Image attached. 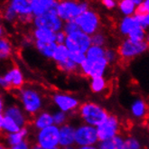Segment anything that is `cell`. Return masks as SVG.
I'll return each instance as SVG.
<instances>
[{
    "label": "cell",
    "mask_w": 149,
    "mask_h": 149,
    "mask_svg": "<svg viewBox=\"0 0 149 149\" xmlns=\"http://www.w3.org/2000/svg\"><path fill=\"white\" fill-rule=\"evenodd\" d=\"M101 4L107 9L113 10L118 6V0H101Z\"/></svg>",
    "instance_id": "b9f144b4"
},
{
    "label": "cell",
    "mask_w": 149,
    "mask_h": 149,
    "mask_svg": "<svg viewBox=\"0 0 149 149\" xmlns=\"http://www.w3.org/2000/svg\"><path fill=\"white\" fill-rule=\"evenodd\" d=\"M79 115L83 123L94 127H97L106 120L109 114L99 104L94 102H86L78 108Z\"/></svg>",
    "instance_id": "7a4b0ae2"
},
{
    "label": "cell",
    "mask_w": 149,
    "mask_h": 149,
    "mask_svg": "<svg viewBox=\"0 0 149 149\" xmlns=\"http://www.w3.org/2000/svg\"><path fill=\"white\" fill-rule=\"evenodd\" d=\"M74 126L70 123L59 127V147L74 145Z\"/></svg>",
    "instance_id": "5bb4252c"
},
{
    "label": "cell",
    "mask_w": 149,
    "mask_h": 149,
    "mask_svg": "<svg viewBox=\"0 0 149 149\" xmlns=\"http://www.w3.org/2000/svg\"><path fill=\"white\" fill-rule=\"evenodd\" d=\"M33 19V15H19L18 19H17V22H20L23 24H32Z\"/></svg>",
    "instance_id": "f6af8a7d"
},
{
    "label": "cell",
    "mask_w": 149,
    "mask_h": 149,
    "mask_svg": "<svg viewBox=\"0 0 149 149\" xmlns=\"http://www.w3.org/2000/svg\"><path fill=\"white\" fill-rule=\"evenodd\" d=\"M4 34H5V30H4V27L2 26V24H0V39L4 37Z\"/></svg>",
    "instance_id": "f907efd6"
},
{
    "label": "cell",
    "mask_w": 149,
    "mask_h": 149,
    "mask_svg": "<svg viewBox=\"0 0 149 149\" xmlns=\"http://www.w3.org/2000/svg\"><path fill=\"white\" fill-rule=\"evenodd\" d=\"M124 138L119 135H117L110 139L99 142L98 149H123Z\"/></svg>",
    "instance_id": "7402d4cb"
},
{
    "label": "cell",
    "mask_w": 149,
    "mask_h": 149,
    "mask_svg": "<svg viewBox=\"0 0 149 149\" xmlns=\"http://www.w3.org/2000/svg\"><path fill=\"white\" fill-rule=\"evenodd\" d=\"M3 115L10 118L21 128L24 127H26V123H27L26 114L24 111V109H22L18 106L12 105V106H8L7 108H5L3 111Z\"/></svg>",
    "instance_id": "9a60e30c"
},
{
    "label": "cell",
    "mask_w": 149,
    "mask_h": 149,
    "mask_svg": "<svg viewBox=\"0 0 149 149\" xmlns=\"http://www.w3.org/2000/svg\"><path fill=\"white\" fill-rule=\"evenodd\" d=\"M13 52V46L11 42L6 37L0 39V60L8 59Z\"/></svg>",
    "instance_id": "4316f807"
},
{
    "label": "cell",
    "mask_w": 149,
    "mask_h": 149,
    "mask_svg": "<svg viewBox=\"0 0 149 149\" xmlns=\"http://www.w3.org/2000/svg\"><path fill=\"white\" fill-rule=\"evenodd\" d=\"M90 8V3L86 0H59L56 14L64 23L74 20Z\"/></svg>",
    "instance_id": "6da1fadb"
},
{
    "label": "cell",
    "mask_w": 149,
    "mask_h": 149,
    "mask_svg": "<svg viewBox=\"0 0 149 149\" xmlns=\"http://www.w3.org/2000/svg\"><path fill=\"white\" fill-rule=\"evenodd\" d=\"M64 45L69 52H80L85 54L91 45V36L79 30L67 36Z\"/></svg>",
    "instance_id": "30bf717a"
},
{
    "label": "cell",
    "mask_w": 149,
    "mask_h": 149,
    "mask_svg": "<svg viewBox=\"0 0 149 149\" xmlns=\"http://www.w3.org/2000/svg\"><path fill=\"white\" fill-rule=\"evenodd\" d=\"M52 119H54V125L57 127H61L67 123L68 120V113L63 112V111H56L54 114H52Z\"/></svg>",
    "instance_id": "8d00e7d4"
},
{
    "label": "cell",
    "mask_w": 149,
    "mask_h": 149,
    "mask_svg": "<svg viewBox=\"0 0 149 149\" xmlns=\"http://www.w3.org/2000/svg\"><path fill=\"white\" fill-rule=\"evenodd\" d=\"M33 28H41L57 33L63 29V22L56 14V10L49 11L37 16H33L32 22Z\"/></svg>",
    "instance_id": "5b68a950"
},
{
    "label": "cell",
    "mask_w": 149,
    "mask_h": 149,
    "mask_svg": "<svg viewBox=\"0 0 149 149\" xmlns=\"http://www.w3.org/2000/svg\"><path fill=\"white\" fill-rule=\"evenodd\" d=\"M74 21L78 24L80 31L90 36L100 31L101 25V19L100 15L91 8L88 9L80 15H78Z\"/></svg>",
    "instance_id": "277c9868"
},
{
    "label": "cell",
    "mask_w": 149,
    "mask_h": 149,
    "mask_svg": "<svg viewBox=\"0 0 149 149\" xmlns=\"http://www.w3.org/2000/svg\"><path fill=\"white\" fill-rule=\"evenodd\" d=\"M4 79L10 85V87L17 88V89H21L24 86V76L23 73L18 68H13L9 70L4 76Z\"/></svg>",
    "instance_id": "2e32d148"
},
{
    "label": "cell",
    "mask_w": 149,
    "mask_h": 149,
    "mask_svg": "<svg viewBox=\"0 0 149 149\" xmlns=\"http://www.w3.org/2000/svg\"><path fill=\"white\" fill-rule=\"evenodd\" d=\"M30 148H31V146H30L29 143L26 141L25 139L18 144H15L10 147H8V149H30Z\"/></svg>",
    "instance_id": "ee69618b"
},
{
    "label": "cell",
    "mask_w": 149,
    "mask_h": 149,
    "mask_svg": "<svg viewBox=\"0 0 149 149\" xmlns=\"http://www.w3.org/2000/svg\"><path fill=\"white\" fill-rule=\"evenodd\" d=\"M0 149H6V148L2 144H0Z\"/></svg>",
    "instance_id": "11a10c76"
},
{
    "label": "cell",
    "mask_w": 149,
    "mask_h": 149,
    "mask_svg": "<svg viewBox=\"0 0 149 149\" xmlns=\"http://www.w3.org/2000/svg\"><path fill=\"white\" fill-rule=\"evenodd\" d=\"M20 100L24 111L31 116H36L42 109V98L41 94L33 88H21L19 91Z\"/></svg>",
    "instance_id": "3957f363"
},
{
    "label": "cell",
    "mask_w": 149,
    "mask_h": 149,
    "mask_svg": "<svg viewBox=\"0 0 149 149\" xmlns=\"http://www.w3.org/2000/svg\"><path fill=\"white\" fill-rule=\"evenodd\" d=\"M51 149H60V147H59V146H57V147H54V148H51Z\"/></svg>",
    "instance_id": "9f6ffc18"
},
{
    "label": "cell",
    "mask_w": 149,
    "mask_h": 149,
    "mask_svg": "<svg viewBox=\"0 0 149 149\" xmlns=\"http://www.w3.org/2000/svg\"><path fill=\"white\" fill-rule=\"evenodd\" d=\"M127 38L136 42H146L147 41V31L139 27V26H136L135 28L130 31Z\"/></svg>",
    "instance_id": "d4e9b609"
},
{
    "label": "cell",
    "mask_w": 149,
    "mask_h": 149,
    "mask_svg": "<svg viewBox=\"0 0 149 149\" xmlns=\"http://www.w3.org/2000/svg\"><path fill=\"white\" fill-rule=\"evenodd\" d=\"M36 2L37 0H8L7 5L13 8L18 16L31 15Z\"/></svg>",
    "instance_id": "4fadbf2b"
},
{
    "label": "cell",
    "mask_w": 149,
    "mask_h": 149,
    "mask_svg": "<svg viewBox=\"0 0 149 149\" xmlns=\"http://www.w3.org/2000/svg\"><path fill=\"white\" fill-rule=\"evenodd\" d=\"M33 45L43 57L47 59H52L54 51L57 47V45L54 42H45L40 41H33Z\"/></svg>",
    "instance_id": "d6986e66"
},
{
    "label": "cell",
    "mask_w": 149,
    "mask_h": 149,
    "mask_svg": "<svg viewBox=\"0 0 149 149\" xmlns=\"http://www.w3.org/2000/svg\"><path fill=\"white\" fill-rule=\"evenodd\" d=\"M54 102L59 109L63 112L69 113L76 110L80 107L79 100L72 95L65 93H56L52 97Z\"/></svg>",
    "instance_id": "7c38bea8"
},
{
    "label": "cell",
    "mask_w": 149,
    "mask_h": 149,
    "mask_svg": "<svg viewBox=\"0 0 149 149\" xmlns=\"http://www.w3.org/2000/svg\"><path fill=\"white\" fill-rule=\"evenodd\" d=\"M69 59L72 60L78 66H80L85 61L86 55L83 52H69Z\"/></svg>",
    "instance_id": "ab89813d"
},
{
    "label": "cell",
    "mask_w": 149,
    "mask_h": 149,
    "mask_svg": "<svg viewBox=\"0 0 149 149\" xmlns=\"http://www.w3.org/2000/svg\"><path fill=\"white\" fill-rule=\"evenodd\" d=\"M146 104L141 99L136 100L131 105V114L136 118H143L146 115Z\"/></svg>",
    "instance_id": "cb8c5ba5"
},
{
    "label": "cell",
    "mask_w": 149,
    "mask_h": 149,
    "mask_svg": "<svg viewBox=\"0 0 149 149\" xmlns=\"http://www.w3.org/2000/svg\"><path fill=\"white\" fill-rule=\"evenodd\" d=\"M104 52H105V47L91 45L90 48L85 52V55L87 59L96 60L100 58H104Z\"/></svg>",
    "instance_id": "1f68e13d"
},
{
    "label": "cell",
    "mask_w": 149,
    "mask_h": 149,
    "mask_svg": "<svg viewBox=\"0 0 149 149\" xmlns=\"http://www.w3.org/2000/svg\"><path fill=\"white\" fill-rule=\"evenodd\" d=\"M68 58H69V51L66 48V46L64 45H57L54 56H52V60L56 63H59L67 60Z\"/></svg>",
    "instance_id": "83f0119b"
},
{
    "label": "cell",
    "mask_w": 149,
    "mask_h": 149,
    "mask_svg": "<svg viewBox=\"0 0 149 149\" xmlns=\"http://www.w3.org/2000/svg\"><path fill=\"white\" fill-rule=\"evenodd\" d=\"M66 36H69V34H72L77 31H79V26L76 24V22L74 20L72 21H68V22H64L63 25V29H62Z\"/></svg>",
    "instance_id": "f35d334b"
},
{
    "label": "cell",
    "mask_w": 149,
    "mask_h": 149,
    "mask_svg": "<svg viewBox=\"0 0 149 149\" xmlns=\"http://www.w3.org/2000/svg\"><path fill=\"white\" fill-rule=\"evenodd\" d=\"M32 38L33 41H40L45 42H51L55 41V33L41 28H33Z\"/></svg>",
    "instance_id": "ffe728a7"
},
{
    "label": "cell",
    "mask_w": 149,
    "mask_h": 149,
    "mask_svg": "<svg viewBox=\"0 0 149 149\" xmlns=\"http://www.w3.org/2000/svg\"><path fill=\"white\" fill-rule=\"evenodd\" d=\"M30 149H43V148H42V147H40L39 146H37V145L36 144V145H33V146H32Z\"/></svg>",
    "instance_id": "db71d44e"
},
{
    "label": "cell",
    "mask_w": 149,
    "mask_h": 149,
    "mask_svg": "<svg viewBox=\"0 0 149 149\" xmlns=\"http://www.w3.org/2000/svg\"><path fill=\"white\" fill-rule=\"evenodd\" d=\"M130 1L132 2L136 6H139L140 4H141L144 1V0H130Z\"/></svg>",
    "instance_id": "681fc988"
},
{
    "label": "cell",
    "mask_w": 149,
    "mask_h": 149,
    "mask_svg": "<svg viewBox=\"0 0 149 149\" xmlns=\"http://www.w3.org/2000/svg\"><path fill=\"white\" fill-rule=\"evenodd\" d=\"M2 17L3 19L9 24H14L17 22V19H18V15H17L15 10L12 7H10L7 4L6 5V6L3 8L2 11Z\"/></svg>",
    "instance_id": "d6a6232c"
},
{
    "label": "cell",
    "mask_w": 149,
    "mask_h": 149,
    "mask_svg": "<svg viewBox=\"0 0 149 149\" xmlns=\"http://www.w3.org/2000/svg\"><path fill=\"white\" fill-rule=\"evenodd\" d=\"M91 45L105 47L107 45V36L103 32L100 30L94 34H92V36H91Z\"/></svg>",
    "instance_id": "836d02e7"
},
{
    "label": "cell",
    "mask_w": 149,
    "mask_h": 149,
    "mask_svg": "<svg viewBox=\"0 0 149 149\" xmlns=\"http://www.w3.org/2000/svg\"><path fill=\"white\" fill-rule=\"evenodd\" d=\"M4 109H5V106H4V101H3V99H2L1 97H0V113H3Z\"/></svg>",
    "instance_id": "c3c4849f"
},
{
    "label": "cell",
    "mask_w": 149,
    "mask_h": 149,
    "mask_svg": "<svg viewBox=\"0 0 149 149\" xmlns=\"http://www.w3.org/2000/svg\"><path fill=\"white\" fill-rule=\"evenodd\" d=\"M29 134V130L27 127H22L18 132L16 133H11V134H7L6 136V142L8 146V147H10L15 144L20 143L23 140H24L27 137Z\"/></svg>",
    "instance_id": "44dd1931"
},
{
    "label": "cell",
    "mask_w": 149,
    "mask_h": 149,
    "mask_svg": "<svg viewBox=\"0 0 149 149\" xmlns=\"http://www.w3.org/2000/svg\"><path fill=\"white\" fill-rule=\"evenodd\" d=\"M33 124L36 129L40 130L45 127H50L54 125V119H52V115L47 111H40L36 114L33 118Z\"/></svg>",
    "instance_id": "ac0fdd59"
},
{
    "label": "cell",
    "mask_w": 149,
    "mask_h": 149,
    "mask_svg": "<svg viewBox=\"0 0 149 149\" xmlns=\"http://www.w3.org/2000/svg\"><path fill=\"white\" fill-rule=\"evenodd\" d=\"M3 118H4L3 113H0V131H2V123H3Z\"/></svg>",
    "instance_id": "f5cc1de1"
},
{
    "label": "cell",
    "mask_w": 149,
    "mask_h": 149,
    "mask_svg": "<svg viewBox=\"0 0 149 149\" xmlns=\"http://www.w3.org/2000/svg\"><path fill=\"white\" fill-rule=\"evenodd\" d=\"M135 14H149V0L144 1L136 7Z\"/></svg>",
    "instance_id": "60d3db41"
},
{
    "label": "cell",
    "mask_w": 149,
    "mask_h": 149,
    "mask_svg": "<svg viewBox=\"0 0 149 149\" xmlns=\"http://www.w3.org/2000/svg\"><path fill=\"white\" fill-rule=\"evenodd\" d=\"M60 149H77V146L75 145H72V146H68L64 147H60Z\"/></svg>",
    "instance_id": "816d5d0a"
},
{
    "label": "cell",
    "mask_w": 149,
    "mask_h": 149,
    "mask_svg": "<svg viewBox=\"0 0 149 149\" xmlns=\"http://www.w3.org/2000/svg\"><path fill=\"white\" fill-rule=\"evenodd\" d=\"M109 66V63L105 58L100 59H85L84 62L79 66L81 73L91 79L97 78V77H103L106 70Z\"/></svg>",
    "instance_id": "9c48e42d"
},
{
    "label": "cell",
    "mask_w": 149,
    "mask_h": 149,
    "mask_svg": "<svg viewBox=\"0 0 149 149\" xmlns=\"http://www.w3.org/2000/svg\"><path fill=\"white\" fill-rule=\"evenodd\" d=\"M118 7L120 13L124 16H132L136 13V6L130 0H119Z\"/></svg>",
    "instance_id": "484cf974"
},
{
    "label": "cell",
    "mask_w": 149,
    "mask_h": 149,
    "mask_svg": "<svg viewBox=\"0 0 149 149\" xmlns=\"http://www.w3.org/2000/svg\"><path fill=\"white\" fill-rule=\"evenodd\" d=\"M99 142L105 141L118 135L119 132V121L114 115H109L108 118L103 123L96 127Z\"/></svg>",
    "instance_id": "8fae6325"
},
{
    "label": "cell",
    "mask_w": 149,
    "mask_h": 149,
    "mask_svg": "<svg viewBox=\"0 0 149 149\" xmlns=\"http://www.w3.org/2000/svg\"><path fill=\"white\" fill-rule=\"evenodd\" d=\"M0 87L3 88V89H6V90H7V89H9V88H11L10 85L6 81V80L4 79V77L1 76V75H0Z\"/></svg>",
    "instance_id": "bcb514c9"
},
{
    "label": "cell",
    "mask_w": 149,
    "mask_h": 149,
    "mask_svg": "<svg viewBox=\"0 0 149 149\" xmlns=\"http://www.w3.org/2000/svg\"><path fill=\"white\" fill-rule=\"evenodd\" d=\"M99 143L97 131L96 127L81 124L75 127L74 131V145L79 146H95Z\"/></svg>",
    "instance_id": "52a82bcc"
},
{
    "label": "cell",
    "mask_w": 149,
    "mask_h": 149,
    "mask_svg": "<svg viewBox=\"0 0 149 149\" xmlns=\"http://www.w3.org/2000/svg\"><path fill=\"white\" fill-rule=\"evenodd\" d=\"M141 143L135 136H127L124 138L123 149H141Z\"/></svg>",
    "instance_id": "d590c367"
},
{
    "label": "cell",
    "mask_w": 149,
    "mask_h": 149,
    "mask_svg": "<svg viewBox=\"0 0 149 149\" xmlns=\"http://www.w3.org/2000/svg\"><path fill=\"white\" fill-rule=\"evenodd\" d=\"M21 129V127L17 125L14 120H12L10 118L4 116L3 118V123H2V131L11 134V133H16Z\"/></svg>",
    "instance_id": "f1b7e54d"
},
{
    "label": "cell",
    "mask_w": 149,
    "mask_h": 149,
    "mask_svg": "<svg viewBox=\"0 0 149 149\" xmlns=\"http://www.w3.org/2000/svg\"><path fill=\"white\" fill-rule=\"evenodd\" d=\"M67 36L65 34V33L61 30L57 33H55V43L56 45H64V42L66 40Z\"/></svg>",
    "instance_id": "7bdbcfd3"
},
{
    "label": "cell",
    "mask_w": 149,
    "mask_h": 149,
    "mask_svg": "<svg viewBox=\"0 0 149 149\" xmlns=\"http://www.w3.org/2000/svg\"><path fill=\"white\" fill-rule=\"evenodd\" d=\"M134 19L136 26H139L145 30H148L149 27V14H135Z\"/></svg>",
    "instance_id": "e575fe53"
},
{
    "label": "cell",
    "mask_w": 149,
    "mask_h": 149,
    "mask_svg": "<svg viewBox=\"0 0 149 149\" xmlns=\"http://www.w3.org/2000/svg\"><path fill=\"white\" fill-rule=\"evenodd\" d=\"M104 58L107 61L109 64L115 63L117 59L118 58V54L117 50L113 48H106L105 47V52H104Z\"/></svg>",
    "instance_id": "74e56055"
},
{
    "label": "cell",
    "mask_w": 149,
    "mask_h": 149,
    "mask_svg": "<svg viewBox=\"0 0 149 149\" xmlns=\"http://www.w3.org/2000/svg\"><path fill=\"white\" fill-rule=\"evenodd\" d=\"M136 26V21L134 19V16H124L119 21L118 24V31L121 36H127L130 31Z\"/></svg>",
    "instance_id": "603a6c76"
},
{
    "label": "cell",
    "mask_w": 149,
    "mask_h": 149,
    "mask_svg": "<svg viewBox=\"0 0 149 149\" xmlns=\"http://www.w3.org/2000/svg\"><path fill=\"white\" fill-rule=\"evenodd\" d=\"M148 49V42H136L126 38L122 42L117 52L120 58L124 60H131L141 55L147 51Z\"/></svg>",
    "instance_id": "8992f818"
},
{
    "label": "cell",
    "mask_w": 149,
    "mask_h": 149,
    "mask_svg": "<svg viewBox=\"0 0 149 149\" xmlns=\"http://www.w3.org/2000/svg\"><path fill=\"white\" fill-rule=\"evenodd\" d=\"M58 2L59 0H37L36 6L33 8V15L37 16L49 11L56 10Z\"/></svg>",
    "instance_id": "e0dca14e"
},
{
    "label": "cell",
    "mask_w": 149,
    "mask_h": 149,
    "mask_svg": "<svg viewBox=\"0 0 149 149\" xmlns=\"http://www.w3.org/2000/svg\"><path fill=\"white\" fill-rule=\"evenodd\" d=\"M36 145L43 149L59 146V127L52 125L37 131Z\"/></svg>",
    "instance_id": "ba28073f"
},
{
    "label": "cell",
    "mask_w": 149,
    "mask_h": 149,
    "mask_svg": "<svg viewBox=\"0 0 149 149\" xmlns=\"http://www.w3.org/2000/svg\"><path fill=\"white\" fill-rule=\"evenodd\" d=\"M57 67L60 71H62L65 73H74L78 72V70H80V67L69 58L62 63H57Z\"/></svg>",
    "instance_id": "f546056e"
},
{
    "label": "cell",
    "mask_w": 149,
    "mask_h": 149,
    "mask_svg": "<svg viewBox=\"0 0 149 149\" xmlns=\"http://www.w3.org/2000/svg\"><path fill=\"white\" fill-rule=\"evenodd\" d=\"M107 87V81L104 77L93 78L91 81V89L94 93L102 92Z\"/></svg>",
    "instance_id": "4dcf8cb0"
},
{
    "label": "cell",
    "mask_w": 149,
    "mask_h": 149,
    "mask_svg": "<svg viewBox=\"0 0 149 149\" xmlns=\"http://www.w3.org/2000/svg\"><path fill=\"white\" fill-rule=\"evenodd\" d=\"M77 149H98L97 146H79Z\"/></svg>",
    "instance_id": "7dc6e473"
}]
</instances>
